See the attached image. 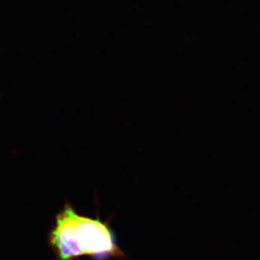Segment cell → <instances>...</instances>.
I'll list each match as a JSON object with an SVG mask.
<instances>
[{
    "label": "cell",
    "instance_id": "cell-1",
    "mask_svg": "<svg viewBox=\"0 0 260 260\" xmlns=\"http://www.w3.org/2000/svg\"><path fill=\"white\" fill-rule=\"evenodd\" d=\"M48 244L56 260H76L90 256L94 260L123 259L125 253L118 245L109 222L80 215L70 203L54 218L48 234Z\"/></svg>",
    "mask_w": 260,
    "mask_h": 260
}]
</instances>
